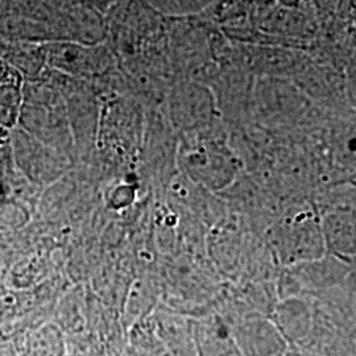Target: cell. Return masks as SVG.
<instances>
[{
  "label": "cell",
  "mask_w": 356,
  "mask_h": 356,
  "mask_svg": "<svg viewBox=\"0 0 356 356\" xmlns=\"http://www.w3.org/2000/svg\"><path fill=\"white\" fill-rule=\"evenodd\" d=\"M282 263L293 266L325 254L321 218L313 210H298L284 216L270 238Z\"/></svg>",
  "instance_id": "obj_1"
},
{
  "label": "cell",
  "mask_w": 356,
  "mask_h": 356,
  "mask_svg": "<svg viewBox=\"0 0 356 356\" xmlns=\"http://www.w3.org/2000/svg\"><path fill=\"white\" fill-rule=\"evenodd\" d=\"M210 129L189 134L181 149V161L191 177L211 189H220L235 176L236 160L225 144L209 136Z\"/></svg>",
  "instance_id": "obj_2"
},
{
  "label": "cell",
  "mask_w": 356,
  "mask_h": 356,
  "mask_svg": "<svg viewBox=\"0 0 356 356\" xmlns=\"http://www.w3.org/2000/svg\"><path fill=\"white\" fill-rule=\"evenodd\" d=\"M216 110L213 91L198 81H182L169 97L170 120L185 134L213 128Z\"/></svg>",
  "instance_id": "obj_3"
},
{
  "label": "cell",
  "mask_w": 356,
  "mask_h": 356,
  "mask_svg": "<svg viewBox=\"0 0 356 356\" xmlns=\"http://www.w3.org/2000/svg\"><path fill=\"white\" fill-rule=\"evenodd\" d=\"M236 342L245 356H285L288 353L280 331L264 319L245 321L236 331Z\"/></svg>",
  "instance_id": "obj_4"
},
{
  "label": "cell",
  "mask_w": 356,
  "mask_h": 356,
  "mask_svg": "<svg viewBox=\"0 0 356 356\" xmlns=\"http://www.w3.org/2000/svg\"><path fill=\"white\" fill-rule=\"evenodd\" d=\"M325 248L343 261L355 254V213L351 209H338L321 219Z\"/></svg>",
  "instance_id": "obj_5"
},
{
  "label": "cell",
  "mask_w": 356,
  "mask_h": 356,
  "mask_svg": "<svg viewBox=\"0 0 356 356\" xmlns=\"http://www.w3.org/2000/svg\"><path fill=\"white\" fill-rule=\"evenodd\" d=\"M346 261L335 256H322L316 260L304 261L291 266L292 276L298 286L304 285L310 289H325L343 280L350 269Z\"/></svg>",
  "instance_id": "obj_6"
},
{
  "label": "cell",
  "mask_w": 356,
  "mask_h": 356,
  "mask_svg": "<svg viewBox=\"0 0 356 356\" xmlns=\"http://www.w3.org/2000/svg\"><path fill=\"white\" fill-rule=\"evenodd\" d=\"M275 326L285 341L294 342L305 337L310 327V313L302 301L288 298L276 309Z\"/></svg>",
  "instance_id": "obj_7"
}]
</instances>
